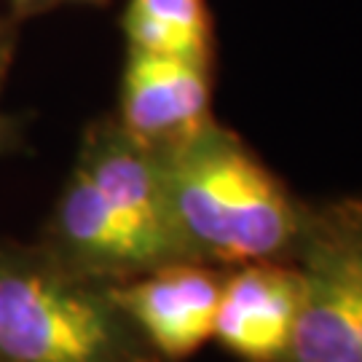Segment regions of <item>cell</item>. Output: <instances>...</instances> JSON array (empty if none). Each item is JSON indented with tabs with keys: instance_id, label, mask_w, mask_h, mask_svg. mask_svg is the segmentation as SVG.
<instances>
[{
	"instance_id": "obj_1",
	"label": "cell",
	"mask_w": 362,
	"mask_h": 362,
	"mask_svg": "<svg viewBox=\"0 0 362 362\" xmlns=\"http://www.w3.org/2000/svg\"><path fill=\"white\" fill-rule=\"evenodd\" d=\"M156 158L188 258L247 266L293 252L303 207L236 134L209 124Z\"/></svg>"
},
{
	"instance_id": "obj_2",
	"label": "cell",
	"mask_w": 362,
	"mask_h": 362,
	"mask_svg": "<svg viewBox=\"0 0 362 362\" xmlns=\"http://www.w3.org/2000/svg\"><path fill=\"white\" fill-rule=\"evenodd\" d=\"M300 306L279 362H362V202L303 209Z\"/></svg>"
},
{
	"instance_id": "obj_3",
	"label": "cell",
	"mask_w": 362,
	"mask_h": 362,
	"mask_svg": "<svg viewBox=\"0 0 362 362\" xmlns=\"http://www.w3.org/2000/svg\"><path fill=\"white\" fill-rule=\"evenodd\" d=\"M113 309L59 274L0 263V362H116Z\"/></svg>"
},
{
	"instance_id": "obj_4",
	"label": "cell",
	"mask_w": 362,
	"mask_h": 362,
	"mask_svg": "<svg viewBox=\"0 0 362 362\" xmlns=\"http://www.w3.org/2000/svg\"><path fill=\"white\" fill-rule=\"evenodd\" d=\"M209 70L202 62L132 52L121 86V129L151 153H164L209 127Z\"/></svg>"
},
{
	"instance_id": "obj_5",
	"label": "cell",
	"mask_w": 362,
	"mask_h": 362,
	"mask_svg": "<svg viewBox=\"0 0 362 362\" xmlns=\"http://www.w3.org/2000/svg\"><path fill=\"white\" fill-rule=\"evenodd\" d=\"M81 167L132 236L145 269L153 272L188 258L169 220L156 153L127 137L124 129H116L94 140Z\"/></svg>"
},
{
	"instance_id": "obj_6",
	"label": "cell",
	"mask_w": 362,
	"mask_h": 362,
	"mask_svg": "<svg viewBox=\"0 0 362 362\" xmlns=\"http://www.w3.org/2000/svg\"><path fill=\"white\" fill-rule=\"evenodd\" d=\"M220 287L212 272L177 260L113 290L110 303L143 330L158 354L185 360L215 333Z\"/></svg>"
},
{
	"instance_id": "obj_7",
	"label": "cell",
	"mask_w": 362,
	"mask_h": 362,
	"mask_svg": "<svg viewBox=\"0 0 362 362\" xmlns=\"http://www.w3.org/2000/svg\"><path fill=\"white\" fill-rule=\"evenodd\" d=\"M300 306V274L293 263H247L220 287L215 333L245 362H279Z\"/></svg>"
},
{
	"instance_id": "obj_8",
	"label": "cell",
	"mask_w": 362,
	"mask_h": 362,
	"mask_svg": "<svg viewBox=\"0 0 362 362\" xmlns=\"http://www.w3.org/2000/svg\"><path fill=\"white\" fill-rule=\"evenodd\" d=\"M57 226L65 236L67 247L89 266H100L110 272L145 269L132 236L121 226L103 191L97 188V182L91 180L83 167L76 169L59 202Z\"/></svg>"
},
{
	"instance_id": "obj_9",
	"label": "cell",
	"mask_w": 362,
	"mask_h": 362,
	"mask_svg": "<svg viewBox=\"0 0 362 362\" xmlns=\"http://www.w3.org/2000/svg\"><path fill=\"white\" fill-rule=\"evenodd\" d=\"M124 30L132 52L209 65L212 22L204 0H129Z\"/></svg>"
},
{
	"instance_id": "obj_10",
	"label": "cell",
	"mask_w": 362,
	"mask_h": 362,
	"mask_svg": "<svg viewBox=\"0 0 362 362\" xmlns=\"http://www.w3.org/2000/svg\"><path fill=\"white\" fill-rule=\"evenodd\" d=\"M16 3H27V0H16Z\"/></svg>"
}]
</instances>
